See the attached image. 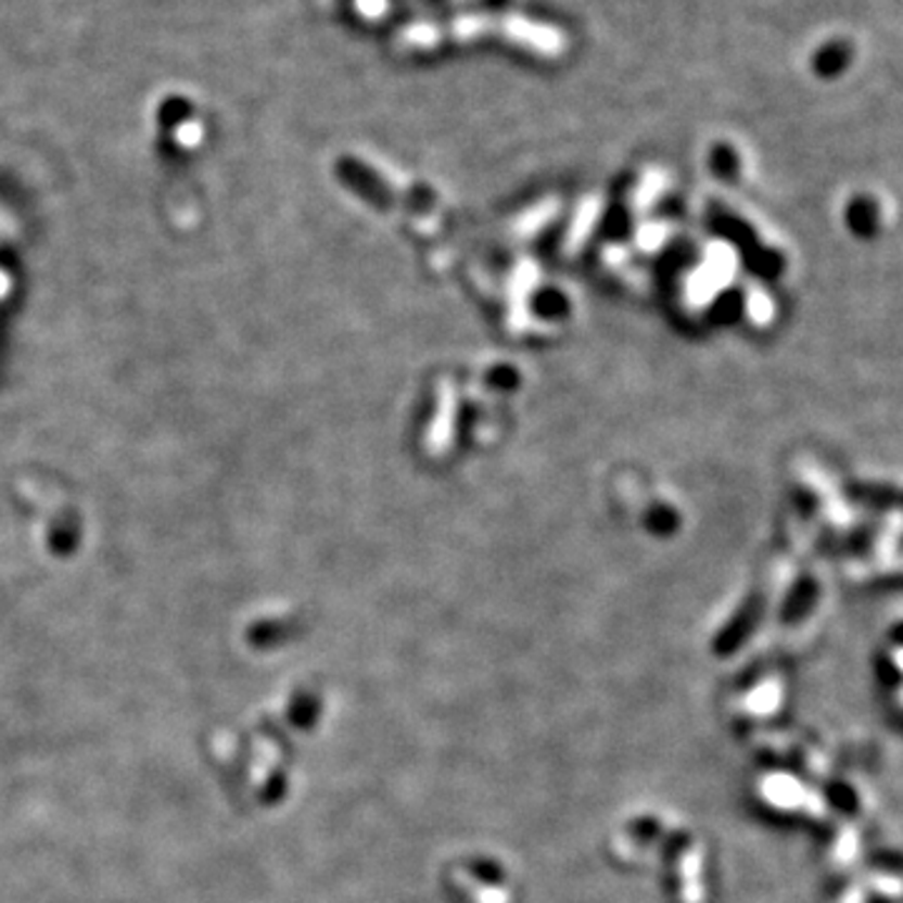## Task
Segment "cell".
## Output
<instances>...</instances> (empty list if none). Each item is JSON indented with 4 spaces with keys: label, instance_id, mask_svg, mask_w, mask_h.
Segmentation results:
<instances>
[{
    "label": "cell",
    "instance_id": "4",
    "mask_svg": "<svg viewBox=\"0 0 903 903\" xmlns=\"http://www.w3.org/2000/svg\"><path fill=\"white\" fill-rule=\"evenodd\" d=\"M755 620H758V605H751L746 612H740V615L733 620V625L728 627V631H723L715 638L717 656H730V652H736L740 645L746 643L748 635H751Z\"/></svg>",
    "mask_w": 903,
    "mask_h": 903
},
{
    "label": "cell",
    "instance_id": "2",
    "mask_svg": "<svg viewBox=\"0 0 903 903\" xmlns=\"http://www.w3.org/2000/svg\"><path fill=\"white\" fill-rule=\"evenodd\" d=\"M849 495L853 503L870 507V510H901L903 512V492L891 485L856 482V485L849 487Z\"/></svg>",
    "mask_w": 903,
    "mask_h": 903
},
{
    "label": "cell",
    "instance_id": "6",
    "mask_svg": "<svg viewBox=\"0 0 903 903\" xmlns=\"http://www.w3.org/2000/svg\"><path fill=\"white\" fill-rule=\"evenodd\" d=\"M319 715V700L314 696H302L296 698V703L292 705V721L294 725H300V728H311L314 721H317Z\"/></svg>",
    "mask_w": 903,
    "mask_h": 903
},
{
    "label": "cell",
    "instance_id": "1",
    "mask_svg": "<svg viewBox=\"0 0 903 903\" xmlns=\"http://www.w3.org/2000/svg\"><path fill=\"white\" fill-rule=\"evenodd\" d=\"M482 38L503 40V43L543 55V59H560L570 46L568 34L558 26L535 23L518 13L467 15V18H455L449 23H415V26L402 28L394 43L405 53H430L437 48L472 43Z\"/></svg>",
    "mask_w": 903,
    "mask_h": 903
},
{
    "label": "cell",
    "instance_id": "7",
    "mask_svg": "<svg viewBox=\"0 0 903 903\" xmlns=\"http://www.w3.org/2000/svg\"><path fill=\"white\" fill-rule=\"evenodd\" d=\"M866 886L881 891L883 896H901L903 893V878L891 876V874H870Z\"/></svg>",
    "mask_w": 903,
    "mask_h": 903
},
{
    "label": "cell",
    "instance_id": "10",
    "mask_svg": "<svg viewBox=\"0 0 903 903\" xmlns=\"http://www.w3.org/2000/svg\"><path fill=\"white\" fill-rule=\"evenodd\" d=\"M485 3L495 8V5H499V3H505V0H485Z\"/></svg>",
    "mask_w": 903,
    "mask_h": 903
},
{
    "label": "cell",
    "instance_id": "8",
    "mask_svg": "<svg viewBox=\"0 0 903 903\" xmlns=\"http://www.w3.org/2000/svg\"><path fill=\"white\" fill-rule=\"evenodd\" d=\"M354 8H357V13L365 15V18H379V15H384L386 8H390V0H354Z\"/></svg>",
    "mask_w": 903,
    "mask_h": 903
},
{
    "label": "cell",
    "instance_id": "9",
    "mask_svg": "<svg viewBox=\"0 0 903 903\" xmlns=\"http://www.w3.org/2000/svg\"><path fill=\"white\" fill-rule=\"evenodd\" d=\"M866 891H868L866 883L856 886V889H851L849 893H845V899L841 903H866Z\"/></svg>",
    "mask_w": 903,
    "mask_h": 903
},
{
    "label": "cell",
    "instance_id": "5",
    "mask_svg": "<svg viewBox=\"0 0 903 903\" xmlns=\"http://www.w3.org/2000/svg\"><path fill=\"white\" fill-rule=\"evenodd\" d=\"M813 602H816V585H813V580H801L798 590L790 595V602L786 608V620H798L801 615H805Z\"/></svg>",
    "mask_w": 903,
    "mask_h": 903
},
{
    "label": "cell",
    "instance_id": "12",
    "mask_svg": "<svg viewBox=\"0 0 903 903\" xmlns=\"http://www.w3.org/2000/svg\"><path fill=\"white\" fill-rule=\"evenodd\" d=\"M896 638H899V640L903 643V625H901V627H899V631H896Z\"/></svg>",
    "mask_w": 903,
    "mask_h": 903
},
{
    "label": "cell",
    "instance_id": "3",
    "mask_svg": "<svg viewBox=\"0 0 903 903\" xmlns=\"http://www.w3.org/2000/svg\"><path fill=\"white\" fill-rule=\"evenodd\" d=\"M845 219H849L851 231L861 239H874L878 233V226H881V212H878V204L870 196H859L849 204V212H845Z\"/></svg>",
    "mask_w": 903,
    "mask_h": 903
},
{
    "label": "cell",
    "instance_id": "11",
    "mask_svg": "<svg viewBox=\"0 0 903 903\" xmlns=\"http://www.w3.org/2000/svg\"><path fill=\"white\" fill-rule=\"evenodd\" d=\"M430 5H445V0H427Z\"/></svg>",
    "mask_w": 903,
    "mask_h": 903
}]
</instances>
